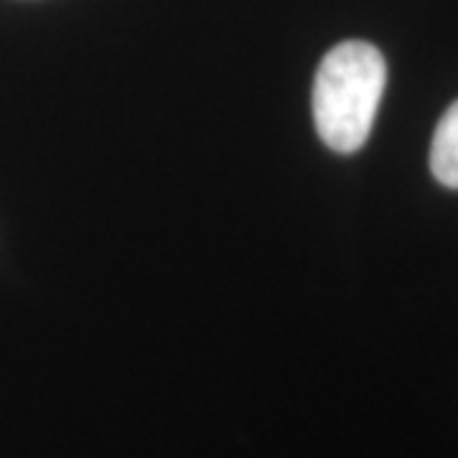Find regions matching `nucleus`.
<instances>
[{
    "label": "nucleus",
    "mask_w": 458,
    "mask_h": 458,
    "mask_svg": "<svg viewBox=\"0 0 458 458\" xmlns=\"http://www.w3.org/2000/svg\"><path fill=\"white\" fill-rule=\"evenodd\" d=\"M385 82V56L367 41H344L321 59L313 82V120L331 150L354 153L367 143Z\"/></svg>",
    "instance_id": "nucleus-1"
},
{
    "label": "nucleus",
    "mask_w": 458,
    "mask_h": 458,
    "mask_svg": "<svg viewBox=\"0 0 458 458\" xmlns=\"http://www.w3.org/2000/svg\"><path fill=\"white\" fill-rule=\"evenodd\" d=\"M430 171L436 181L458 189V99L443 113L430 143Z\"/></svg>",
    "instance_id": "nucleus-2"
}]
</instances>
